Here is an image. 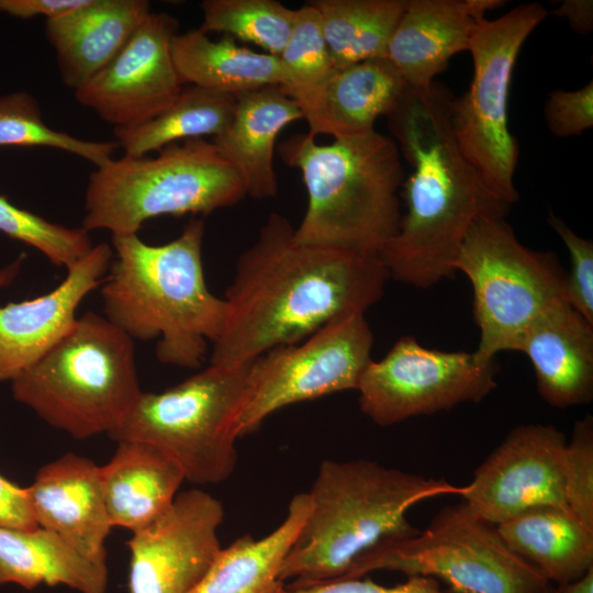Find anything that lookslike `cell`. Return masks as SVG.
<instances>
[{"mask_svg": "<svg viewBox=\"0 0 593 593\" xmlns=\"http://www.w3.org/2000/svg\"><path fill=\"white\" fill-rule=\"evenodd\" d=\"M280 154L300 170L307 192L295 239L380 256L402 215L398 192L404 170L395 141L376 130L329 144L295 134L281 144Z\"/></svg>", "mask_w": 593, "mask_h": 593, "instance_id": "cell-5", "label": "cell"}, {"mask_svg": "<svg viewBox=\"0 0 593 593\" xmlns=\"http://www.w3.org/2000/svg\"><path fill=\"white\" fill-rule=\"evenodd\" d=\"M500 0H407L385 58L412 89H427L452 56L468 51L478 22Z\"/></svg>", "mask_w": 593, "mask_h": 593, "instance_id": "cell-19", "label": "cell"}, {"mask_svg": "<svg viewBox=\"0 0 593 593\" xmlns=\"http://www.w3.org/2000/svg\"><path fill=\"white\" fill-rule=\"evenodd\" d=\"M149 12L146 0H87L46 20L45 34L63 82L74 91L87 83L121 52Z\"/></svg>", "mask_w": 593, "mask_h": 593, "instance_id": "cell-22", "label": "cell"}, {"mask_svg": "<svg viewBox=\"0 0 593 593\" xmlns=\"http://www.w3.org/2000/svg\"><path fill=\"white\" fill-rule=\"evenodd\" d=\"M280 593H451L439 582L423 575H410L405 582L387 586L365 577L340 578L309 585L283 588Z\"/></svg>", "mask_w": 593, "mask_h": 593, "instance_id": "cell-38", "label": "cell"}, {"mask_svg": "<svg viewBox=\"0 0 593 593\" xmlns=\"http://www.w3.org/2000/svg\"><path fill=\"white\" fill-rule=\"evenodd\" d=\"M247 195L235 168L204 138L170 144L155 157L123 155L90 174L85 194L86 231L137 234L163 215L203 214Z\"/></svg>", "mask_w": 593, "mask_h": 593, "instance_id": "cell-7", "label": "cell"}, {"mask_svg": "<svg viewBox=\"0 0 593 593\" xmlns=\"http://www.w3.org/2000/svg\"><path fill=\"white\" fill-rule=\"evenodd\" d=\"M100 480L111 526L132 533L156 519L186 481L169 456L138 440L118 441L112 458L100 466Z\"/></svg>", "mask_w": 593, "mask_h": 593, "instance_id": "cell-24", "label": "cell"}, {"mask_svg": "<svg viewBox=\"0 0 593 593\" xmlns=\"http://www.w3.org/2000/svg\"><path fill=\"white\" fill-rule=\"evenodd\" d=\"M87 0H0V12L20 19L43 15L60 16L85 4Z\"/></svg>", "mask_w": 593, "mask_h": 593, "instance_id": "cell-40", "label": "cell"}, {"mask_svg": "<svg viewBox=\"0 0 593 593\" xmlns=\"http://www.w3.org/2000/svg\"><path fill=\"white\" fill-rule=\"evenodd\" d=\"M36 524L48 529L86 557L107 561L105 539L111 532L100 466L67 452L37 471L26 488Z\"/></svg>", "mask_w": 593, "mask_h": 593, "instance_id": "cell-18", "label": "cell"}, {"mask_svg": "<svg viewBox=\"0 0 593 593\" xmlns=\"http://www.w3.org/2000/svg\"><path fill=\"white\" fill-rule=\"evenodd\" d=\"M473 291V318L482 361L513 350L524 331L546 310L566 301L567 271L551 251L524 246L505 214L479 217L468 231L454 264Z\"/></svg>", "mask_w": 593, "mask_h": 593, "instance_id": "cell-9", "label": "cell"}, {"mask_svg": "<svg viewBox=\"0 0 593 593\" xmlns=\"http://www.w3.org/2000/svg\"><path fill=\"white\" fill-rule=\"evenodd\" d=\"M407 86L387 58L335 69L318 86L291 96L309 126L307 134L334 139L374 131L380 116H390Z\"/></svg>", "mask_w": 593, "mask_h": 593, "instance_id": "cell-20", "label": "cell"}, {"mask_svg": "<svg viewBox=\"0 0 593 593\" xmlns=\"http://www.w3.org/2000/svg\"><path fill=\"white\" fill-rule=\"evenodd\" d=\"M25 254H21L14 261L0 268V289L10 284L19 275Z\"/></svg>", "mask_w": 593, "mask_h": 593, "instance_id": "cell-43", "label": "cell"}, {"mask_svg": "<svg viewBox=\"0 0 593 593\" xmlns=\"http://www.w3.org/2000/svg\"><path fill=\"white\" fill-rule=\"evenodd\" d=\"M220 500L200 489L176 495L150 524L132 533L128 593H192L222 546Z\"/></svg>", "mask_w": 593, "mask_h": 593, "instance_id": "cell-15", "label": "cell"}, {"mask_svg": "<svg viewBox=\"0 0 593 593\" xmlns=\"http://www.w3.org/2000/svg\"><path fill=\"white\" fill-rule=\"evenodd\" d=\"M552 13L564 18L575 32L588 33L592 30L593 2L591 0H564Z\"/></svg>", "mask_w": 593, "mask_h": 593, "instance_id": "cell-41", "label": "cell"}, {"mask_svg": "<svg viewBox=\"0 0 593 593\" xmlns=\"http://www.w3.org/2000/svg\"><path fill=\"white\" fill-rule=\"evenodd\" d=\"M389 278L379 255L299 243L290 221L271 213L237 259L210 363H248L336 316L366 313Z\"/></svg>", "mask_w": 593, "mask_h": 593, "instance_id": "cell-1", "label": "cell"}, {"mask_svg": "<svg viewBox=\"0 0 593 593\" xmlns=\"http://www.w3.org/2000/svg\"><path fill=\"white\" fill-rule=\"evenodd\" d=\"M204 223L149 245L137 234L112 236L115 251L101 283L104 317L133 340L158 339L165 365L199 368L219 337L226 304L208 288L202 262Z\"/></svg>", "mask_w": 593, "mask_h": 593, "instance_id": "cell-3", "label": "cell"}, {"mask_svg": "<svg viewBox=\"0 0 593 593\" xmlns=\"http://www.w3.org/2000/svg\"><path fill=\"white\" fill-rule=\"evenodd\" d=\"M547 223L563 242L570 258V271L566 277V301L593 324V243L579 236L553 213H549Z\"/></svg>", "mask_w": 593, "mask_h": 593, "instance_id": "cell-36", "label": "cell"}, {"mask_svg": "<svg viewBox=\"0 0 593 593\" xmlns=\"http://www.w3.org/2000/svg\"><path fill=\"white\" fill-rule=\"evenodd\" d=\"M108 582L107 561L86 557L57 534L40 526L0 527V585H66L79 593H105Z\"/></svg>", "mask_w": 593, "mask_h": 593, "instance_id": "cell-26", "label": "cell"}, {"mask_svg": "<svg viewBox=\"0 0 593 593\" xmlns=\"http://www.w3.org/2000/svg\"><path fill=\"white\" fill-rule=\"evenodd\" d=\"M113 256L108 244L93 245L48 293L0 306V381H12L70 332L78 306L103 282Z\"/></svg>", "mask_w": 593, "mask_h": 593, "instance_id": "cell-17", "label": "cell"}, {"mask_svg": "<svg viewBox=\"0 0 593 593\" xmlns=\"http://www.w3.org/2000/svg\"><path fill=\"white\" fill-rule=\"evenodd\" d=\"M235 107L233 94L187 85L157 116L114 135L125 155L143 157L179 141L219 136L230 125Z\"/></svg>", "mask_w": 593, "mask_h": 593, "instance_id": "cell-29", "label": "cell"}, {"mask_svg": "<svg viewBox=\"0 0 593 593\" xmlns=\"http://www.w3.org/2000/svg\"><path fill=\"white\" fill-rule=\"evenodd\" d=\"M380 570L433 578L451 593H550L552 589L508 548L496 525L463 502L443 507L422 532L379 544L359 557L344 578Z\"/></svg>", "mask_w": 593, "mask_h": 593, "instance_id": "cell-10", "label": "cell"}, {"mask_svg": "<svg viewBox=\"0 0 593 593\" xmlns=\"http://www.w3.org/2000/svg\"><path fill=\"white\" fill-rule=\"evenodd\" d=\"M301 119L296 102L280 85L236 96L230 125L212 143L235 168L247 195L257 200L277 195L276 139L287 125Z\"/></svg>", "mask_w": 593, "mask_h": 593, "instance_id": "cell-23", "label": "cell"}, {"mask_svg": "<svg viewBox=\"0 0 593 593\" xmlns=\"http://www.w3.org/2000/svg\"><path fill=\"white\" fill-rule=\"evenodd\" d=\"M177 25L167 13L149 12L121 52L74 91L76 100L114 131L134 128L157 116L182 88L170 49Z\"/></svg>", "mask_w": 593, "mask_h": 593, "instance_id": "cell-16", "label": "cell"}, {"mask_svg": "<svg viewBox=\"0 0 593 593\" xmlns=\"http://www.w3.org/2000/svg\"><path fill=\"white\" fill-rule=\"evenodd\" d=\"M538 2L523 3L494 19H481L468 52L473 74L467 91L449 102V121L461 153L486 188L504 204L518 201L514 184L519 147L508 125L515 63L527 37L546 18Z\"/></svg>", "mask_w": 593, "mask_h": 593, "instance_id": "cell-11", "label": "cell"}, {"mask_svg": "<svg viewBox=\"0 0 593 593\" xmlns=\"http://www.w3.org/2000/svg\"><path fill=\"white\" fill-rule=\"evenodd\" d=\"M52 147L100 167L113 158L116 142L86 141L53 130L43 121L38 101L26 91L0 96V147Z\"/></svg>", "mask_w": 593, "mask_h": 593, "instance_id": "cell-32", "label": "cell"}, {"mask_svg": "<svg viewBox=\"0 0 593 593\" xmlns=\"http://www.w3.org/2000/svg\"><path fill=\"white\" fill-rule=\"evenodd\" d=\"M549 131L558 137L581 135L593 126V82L577 90H553L545 104Z\"/></svg>", "mask_w": 593, "mask_h": 593, "instance_id": "cell-37", "label": "cell"}, {"mask_svg": "<svg viewBox=\"0 0 593 593\" xmlns=\"http://www.w3.org/2000/svg\"><path fill=\"white\" fill-rule=\"evenodd\" d=\"M529 359L539 395L564 409L593 399V324L567 301L541 313L514 349Z\"/></svg>", "mask_w": 593, "mask_h": 593, "instance_id": "cell-21", "label": "cell"}, {"mask_svg": "<svg viewBox=\"0 0 593 593\" xmlns=\"http://www.w3.org/2000/svg\"><path fill=\"white\" fill-rule=\"evenodd\" d=\"M171 57L180 83L238 96L284 85L277 56L237 45L232 37L211 40L200 29L176 34Z\"/></svg>", "mask_w": 593, "mask_h": 593, "instance_id": "cell-28", "label": "cell"}, {"mask_svg": "<svg viewBox=\"0 0 593 593\" xmlns=\"http://www.w3.org/2000/svg\"><path fill=\"white\" fill-rule=\"evenodd\" d=\"M202 32L225 33L279 56L291 33L295 10L276 0H204Z\"/></svg>", "mask_w": 593, "mask_h": 593, "instance_id": "cell-31", "label": "cell"}, {"mask_svg": "<svg viewBox=\"0 0 593 593\" xmlns=\"http://www.w3.org/2000/svg\"><path fill=\"white\" fill-rule=\"evenodd\" d=\"M497 371L495 360L428 348L403 336L382 359L368 363L356 391L361 412L374 424L390 426L480 402L496 387Z\"/></svg>", "mask_w": 593, "mask_h": 593, "instance_id": "cell-13", "label": "cell"}, {"mask_svg": "<svg viewBox=\"0 0 593 593\" xmlns=\"http://www.w3.org/2000/svg\"><path fill=\"white\" fill-rule=\"evenodd\" d=\"M253 361L210 363L165 391L142 392L108 436L116 443L138 440L157 447L190 483L224 482L237 465L238 422L249 394Z\"/></svg>", "mask_w": 593, "mask_h": 593, "instance_id": "cell-8", "label": "cell"}, {"mask_svg": "<svg viewBox=\"0 0 593 593\" xmlns=\"http://www.w3.org/2000/svg\"><path fill=\"white\" fill-rule=\"evenodd\" d=\"M306 492L295 494L280 525L261 539L246 534L221 548L192 593H280V570L310 513Z\"/></svg>", "mask_w": 593, "mask_h": 593, "instance_id": "cell-27", "label": "cell"}, {"mask_svg": "<svg viewBox=\"0 0 593 593\" xmlns=\"http://www.w3.org/2000/svg\"><path fill=\"white\" fill-rule=\"evenodd\" d=\"M0 527L30 530L38 527L33 516L26 488L0 475Z\"/></svg>", "mask_w": 593, "mask_h": 593, "instance_id": "cell-39", "label": "cell"}, {"mask_svg": "<svg viewBox=\"0 0 593 593\" xmlns=\"http://www.w3.org/2000/svg\"><path fill=\"white\" fill-rule=\"evenodd\" d=\"M0 232L41 251L51 262L67 269L93 247L83 227H67L19 208L0 195Z\"/></svg>", "mask_w": 593, "mask_h": 593, "instance_id": "cell-34", "label": "cell"}, {"mask_svg": "<svg viewBox=\"0 0 593 593\" xmlns=\"http://www.w3.org/2000/svg\"><path fill=\"white\" fill-rule=\"evenodd\" d=\"M284 91L291 97L325 81L335 70L316 8L307 2L295 10L293 26L278 56Z\"/></svg>", "mask_w": 593, "mask_h": 593, "instance_id": "cell-33", "label": "cell"}, {"mask_svg": "<svg viewBox=\"0 0 593 593\" xmlns=\"http://www.w3.org/2000/svg\"><path fill=\"white\" fill-rule=\"evenodd\" d=\"M373 335L365 313H346L303 343L276 347L253 361L249 394L238 422L243 437L286 406L357 390L372 360Z\"/></svg>", "mask_w": 593, "mask_h": 593, "instance_id": "cell-12", "label": "cell"}, {"mask_svg": "<svg viewBox=\"0 0 593 593\" xmlns=\"http://www.w3.org/2000/svg\"><path fill=\"white\" fill-rule=\"evenodd\" d=\"M450 100L436 83L407 87L388 118L411 174L401 187L405 213L380 258L390 278L422 289L455 276L459 249L479 217L506 214L510 208L486 188L458 147Z\"/></svg>", "mask_w": 593, "mask_h": 593, "instance_id": "cell-2", "label": "cell"}, {"mask_svg": "<svg viewBox=\"0 0 593 593\" xmlns=\"http://www.w3.org/2000/svg\"><path fill=\"white\" fill-rule=\"evenodd\" d=\"M463 486L425 478L367 459L321 463L307 493L311 510L283 561L280 580L290 586L344 578L379 544L418 532L407 519L414 505Z\"/></svg>", "mask_w": 593, "mask_h": 593, "instance_id": "cell-4", "label": "cell"}, {"mask_svg": "<svg viewBox=\"0 0 593 593\" xmlns=\"http://www.w3.org/2000/svg\"><path fill=\"white\" fill-rule=\"evenodd\" d=\"M462 502L497 525L528 508H568V440L553 425L513 428L474 470Z\"/></svg>", "mask_w": 593, "mask_h": 593, "instance_id": "cell-14", "label": "cell"}, {"mask_svg": "<svg viewBox=\"0 0 593 593\" xmlns=\"http://www.w3.org/2000/svg\"><path fill=\"white\" fill-rule=\"evenodd\" d=\"M335 69L385 58L407 0H313Z\"/></svg>", "mask_w": 593, "mask_h": 593, "instance_id": "cell-30", "label": "cell"}, {"mask_svg": "<svg viewBox=\"0 0 593 593\" xmlns=\"http://www.w3.org/2000/svg\"><path fill=\"white\" fill-rule=\"evenodd\" d=\"M568 508L593 528V418L574 423L568 441Z\"/></svg>", "mask_w": 593, "mask_h": 593, "instance_id": "cell-35", "label": "cell"}, {"mask_svg": "<svg viewBox=\"0 0 593 593\" xmlns=\"http://www.w3.org/2000/svg\"><path fill=\"white\" fill-rule=\"evenodd\" d=\"M550 593H593V568L574 581L552 586Z\"/></svg>", "mask_w": 593, "mask_h": 593, "instance_id": "cell-42", "label": "cell"}, {"mask_svg": "<svg viewBox=\"0 0 593 593\" xmlns=\"http://www.w3.org/2000/svg\"><path fill=\"white\" fill-rule=\"evenodd\" d=\"M496 527L508 548L550 583L574 581L593 568V528L563 507L535 506Z\"/></svg>", "mask_w": 593, "mask_h": 593, "instance_id": "cell-25", "label": "cell"}, {"mask_svg": "<svg viewBox=\"0 0 593 593\" xmlns=\"http://www.w3.org/2000/svg\"><path fill=\"white\" fill-rule=\"evenodd\" d=\"M133 342L104 316L87 312L11 381L13 398L75 439L108 435L142 393Z\"/></svg>", "mask_w": 593, "mask_h": 593, "instance_id": "cell-6", "label": "cell"}]
</instances>
